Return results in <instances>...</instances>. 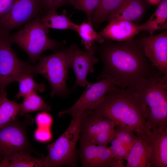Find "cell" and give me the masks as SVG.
<instances>
[{
    "mask_svg": "<svg viewBox=\"0 0 167 167\" xmlns=\"http://www.w3.org/2000/svg\"><path fill=\"white\" fill-rule=\"evenodd\" d=\"M145 54L150 62L167 77V31L140 40Z\"/></svg>",
    "mask_w": 167,
    "mask_h": 167,
    "instance_id": "5bb4252c",
    "label": "cell"
},
{
    "mask_svg": "<svg viewBox=\"0 0 167 167\" xmlns=\"http://www.w3.org/2000/svg\"><path fill=\"white\" fill-rule=\"evenodd\" d=\"M125 0H101L92 17V25L98 27L107 17L119 8Z\"/></svg>",
    "mask_w": 167,
    "mask_h": 167,
    "instance_id": "cb8c5ba5",
    "label": "cell"
},
{
    "mask_svg": "<svg viewBox=\"0 0 167 167\" xmlns=\"http://www.w3.org/2000/svg\"><path fill=\"white\" fill-rule=\"evenodd\" d=\"M109 21V24L99 33L103 38L107 40L124 41L133 38L142 31L140 25L129 21L114 19Z\"/></svg>",
    "mask_w": 167,
    "mask_h": 167,
    "instance_id": "9a60e30c",
    "label": "cell"
},
{
    "mask_svg": "<svg viewBox=\"0 0 167 167\" xmlns=\"http://www.w3.org/2000/svg\"><path fill=\"white\" fill-rule=\"evenodd\" d=\"M43 15L48 11L56 10L68 3V0H39Z\"/></svg>",
    "mask_w": 167,
    "mask_h": 167,
    "instance_id": "f546056e",
    "label": "cell"
},
{
    "mask_svg": "<svg viewBox=\"0 0 167 167\" xmlns=\"http://www.w3.org/2000/svg\"><path fill=\"white\" fill-rule=\"evenodd\" d=\"M116 137L127 151L130 153L135 142L139 139L134 133V131L124 125H116Z\"/></svg>",
    "mask_w": 167,
    "mask_h": 167,
    "instance_id": "4316f807",
    "label": "cell"
},
{
    "mask_svg": "<svg viewBox=\"0 0 167 167\" xmlns=\"http://www.w3.org/2000/svg\"><path fill=\"white\" fill-rule=\"evenodd\" d=\"M17 0H0V25L8 16Z\"/></svg>",
    "mask_w": 167,
    "mask_h": 167,
    "instance_id": "4dcf8cb0",
    "label": "cell"
},
{
    "mask_svg": "<svg viewBox=\"0 0 167 167\" xmlns=\"http://www.w3.org/2000/svg\"><path fill=\"white\" fill-rule=\"evenodd\" d=\"M147 3L153 6L158 5L162 0H144Z\"/></svg>",
    "mask_w": 167,
    "mask_h": 167,
    "instance_id": "836d02e7",
    "label": "cell"
},
{
    "mask_svg": "<svg viewBox=\"0 0 167 167\" xmlns=\"http://www.w3.org/2000/svg\"><path fill=\"white\" fill-rule=\"evenodd\" d=\"M20 104L9 100L6 92L0 93V128L13 121L20 110Z\"/></svg>",
    "mask_w": 167,
    "mask_h": 167,
    "instance_id": "603a6c76",
    "label": "cell"
},
{
    "mask_svg": "<svg viewBox=\"0 0 167 167\" xmlns=\"http://www.w3.org/2000/svg\"><path fill=\"white\" fill-rule=\"evenodd\" d=\"M87 111L109 119L115 126H126L139 138L149 139L152 134L144 109L131 89L115 87L97 107Z\"/></svg>",
    "mask_w": 167,
    "mask_h": 167,
    "instance_id": "7a4b0ae2",
    "label": "cell"
},
{
    "mask_svg": "<svg viewBox=\"0 0 167 167\" xmlns=\"http://www.w3.org/2000/svg\"><path fill=\"white\" fill-rule=\"evenodd\" d=\"M149 140V156L151 167H167V126L153 130Z\"/></svg>",
    "mask_w": 167,
    "mask_h": 167,
    "instance_id": "2e32d148",
    "label": "cell"
},
{
    "mask_svg": "<svg viewBox=\"0 0 167 167\" xmlns=\"http://www.w3.org/2000/svg\"><path fill=\"white\" fill-rule=\"evenodd\" d=\"M110 147L114 157L118 160H126L129 153L115 137L110 142Z\"/></svg>",
    "mask_w": 167,
    "mask_h": 167,
    "instance_id": "f1b7e54d",
    "label": "cell"
},
{
    "mask_svg": "<svg viewBox=\"0 0 167 167\" xmlns=\"http://www.w3.org/2000/svg\"><path fill=\"white\" fill-rule=\"evenodd\" d=\"M147 9L144 0H125L119 8L107 17L105 20L118 19L137 22L143 18Z\"/></svg>",
    "mask_w": 167,
    "mask_h": 167,
    "instance_id": "e0dca14e",
    "label": "cell"
},
{
    "mask_svg": "<svg viewBox=\"0 0 167 167\" xmlns=\"http://www.w3.org/2000/svg\"><path fill=\"white\" fill-rule=\"evenodd\" d=\"M84 113L72 116L65 131L54 142L47 146L48 155L42 158L43 167L74 165L76 161L75 147L79 137Z\"/></svg>",
    "mask_w": 167,
    "mask_h": 167,
    "instance_id": "5b68a950",
    "label": "cell"
},
{
    "mask_svg": "<svg viewBox=\"0 0 167 167\" xmlns=\"http://www.w3.org/2000/svg\"><path fill=\"white\" fill-rule=\"evenodd\" d=\"M49 129L38 127L34 134L36 139L41 142H46L50 140L52 135Z\"/></svg>",
    "mask_w": 167,
    "mask_h": 167,
    "instance_id": "d6a6232c",
    "label": "cell"
},
{
    "mask_svg": "<svg viewBox=\"0 0 167 167\" xmlns=\"http://www.w3.org/2000/svg\"><path fill=\"white\" fill-rule=\"evenodd\" d=\"M80 133V141L107 146L115 136L114 122L99 115L84 112Z\"/></svg>",
    "mask_w": 167,
    "mask_h": 167,
    "instance_id": "ba28073f",
    "label": "cell"
},
{
    "mask_svg": "<svg viewBox=\"0 0 167 167\" xmlns=\"http://www.w3.org/2000/svg\"><path fill=\"white\" fill-rule=\"evenodd\" d=\"M10 32L0 29V92L25 73L32 71L29 62L20 60L11 47Z\"/></svg>",
    "mask_w": 167,
    "mask_h": 167,
    "instance_id": "52a82bcc",
    "label": "cell"
},
{
    "mask_svg": "<svg viewBox=\"0 0 167 167\" xmlns=\"http://www.w3.org/2000/svg\"><path fill=\"white\" fill-rule=\"evenodd\" d=\"M39 0H17L10 13L0 25V29L10 32L19 28L36 16L43 15Z\"/></svg>",
    "mask_w": 167,
    "mask_h": 167,
    "instance_id": "4fadbf2b",
    "label": "cell"
},
{
    "mask_svg": "<svg viewBox=\"0 0 167 167\" xmlns=\"http://www.w3.org/2000/svg\"><path fill=\"white\" fill-rule=\"evenodd\" d=\"M56 10H52L43 14L41 20L48 31L49 28L74 30V23L64 15H59Z\"/></svg>",
    "mask_w": 167,
    "mask_h": 167,
    "instance_id": "44dd1931",
    "label": "cell"
},
{
    "mask_svg": "<svg viewBox=\"0 0 167 167\" xmlns=\"http://www.w3.org/2000/svg\"><path fill=\"white\" fill-rule=\"evenodd\" d=\"M51 110V106L46 104L36 92H34L24 97L23 102L20 104L18 114L22 116L31 112L38 111L47 112Z\"/></svg>",
    "mask_w": 167,
    "mask_h": 167,
    "instance_id": "d4e9b609",
    "label": "cell"
},
{
    "mask_svg": "<svg viewBox=\"0 0 167 167\" xmlns=\"http://www.w3.org/2000/svg\"><path fill=\"white\" fill-rule=\"evenodd\" d=\"M36 121L38 127L50 128L53 120L50 114L46 112H42L37 115Z\"/></svg>",
    "mask_w": 167,
    "mask_h": 167,
    "instance_id": "1f68e13d",
    "label": "cell"
},
{
    "mask_svg": "<svg viewBox=\"0 0 167 167\" xmlns=\"http://www.w3.org/2000/svg\"><path fill=\"white\" fill-rule=\"evenodd\" d=\"M101 0H68L69 3L76 9L84 12L86 14L88 23L92 25V17L98 6Z\"/></svg>",
    "mask_w": 167,
    "mask_h": 167,
    "instance_id": "83f0119b",
    "label": "cell"
},
{
    "mask_svg": "<svg viewBox=\"0 0 167 167\" xmlns=\"http://www.w3.org/2000/svg\"><path fill=\"white\" fill-rule=\"evenodd\" d=\"M33 71L27 72L23 74L17 81L19 83V90L15 97L17 99L25 97L34 92H43L45 90V85L42 83L38 84L33 78Z\"/></svg>",
    "mask_w": 167,
    "mask_h": 167,
    "instance_id": "484cf974",
    "label": "cell"
},
{
    "mask_svg": "<svg viewBox=\"0 0 167 167\" xmlns=\"http://www.w3.org/2000/svg\"><path fill=\"white\" fill-rule=\"evenodd\" d=\"M142 31L152 35L157 30L167 28V0H162L157 8L149 19L140 25Z\"/></svg>",
    "mask_w": 167,
    "mask_h": 167,
    "instance_id": "d6986e66",
    "label": "cell"
},
{
    "mask_svg": "<svg viewBox=\"0 0 167 167\" xmlns=\"http://www.w3.org/2000/svg\"><path fill=\"white\" fill-rule=\"evenodd\" d=\"M103 65L97 79L107 78L122 89L136 91L162 76L146 57L140 41H105L96 51Z\"/></svg>",
    "mask_w": 167,
    "mask_h": 167,
    "instance_id": "6da1fadb",
    "label": "cell"
},
{
    "mask_svg": "<svg viewBox=\"0 0 167 167\" xmlns=\"http://www.w3.org/2000/svg\"><path fill=\"white\" fill-rule=\"evenodd\" d=\"M69 68H72L75 75V85L83 87L90 86L92 84L87 80V76L90 73L94 71V65L99 61L94 56L95 52L81 50L75 44L68 47Z\"/></svg>",
    "mask_w": 167,
    "mask_h": 167,
    "instance_id": "8fae6325",
    "label": "cell"
},
{
    "mask_svg": "<svg viewBox=\"0 0 167 167\" xmlns=\"http://www.w3.org/2000/svg\"><path fill=\"white\" fill-rule=\"evenodd\" d=\"M69 53L68 47L50 55L41 56L38 62L33 66V73L42 75L49 82L51 87L50 95L52 97L55 95L66 96L71 91L66 85Z\"/></svg>",
    "mask_w": 167,
    "mask_h": 167,
    "instance_id": "8992f818",
    "label": "cell"
},
{
    "mask_svg": "<svg viewBox=\"0 0 167 167\" xmlns=\"http://www.w3.org/2000/svg\"><path fill=\"white\" fill-rule=\"evenodd\" d=\"M0 167H43L42 158H35L26 152L15 153L4 159L0 163Z\"/></svg>",
    "mask_w": 167,
    "mask_h": 167,
    "instance_id": "7402d4cb",
    "label": "cell"
},
{
    "mask_svg": "<svg viewBox=\"0 0 167 167\" xmlns=\"http://www.w3.org/2000/svg\"><path fill=\"white\" fill-rule=\"evenodd\" d=\"M41 15L36 16L25 24L23 28L11 35L10 38L28 55L30 62L35 64L44 51L55 50L62 44L51 39L47 35L49 31L43 26L41 20Z\"/></svg>",
    "mask_w": 167,
    "mask_h": 167,
    "instance_id": "277c9868",
    "label": "cell"
},
{
    "mask_svg": "<svg viewBox=\"0 0 167 167\" xmlns=\"http://www.w3.org/2000/svg\"><path fill=\"white\" fill-rule=\"evenodd\" d=\"M28 121L21 122L16 118L0 128V155L4 159L19 152L30 153L31 148L26 131Z\"/></svg>",
    "mask_w": 167,
    "mask_h": 167,
    "instance_id": "9c48e42d",
    "label": "cell"
},
{
    "mask_svg": "<svg viewBox=\"0 0 167 167\" xmlns=\"http://www.w3.org/2000/svg\"><path fill=\"white\" fill-rule=\"evenodd\" d=\"M115 87L113 82L107 78H103L98 82L92 84L86 87L75 104L59 113V116L67 114L72 116L93 109L102 102L106 94Z\"/></svg>",
    "mask_w": 167,
    "mask_h": 167,
    "instance_id": "30bf717a",
    "label": "cell"
},
{
    "mask_svg": "<svg viewBox=\"0 0 167 167\" xmlns=\"http://www.w3.org/2000/svg\"><path fill=\"white\" fill-rule=\"evenodd\" d=\"M93 26L88 23L83 22L80 25L74 24V31H76L81 38V43L86 50L96 52L97 46L96 42L102 43L105 40L96 32Z\"/></svg>",
    "mask_w": 167,
    "mask_h": 167,
    "instance_id": "ffe728a7",
    "label": "cell"
},
{
    "mask_svg": "<svg viewBox=\"0 0 167 167\" xmlns=\"http://www.w3.org/2000/svg\"><path fill=\"white\" fill-rule=\"evenodd\" d=\"M80 153L84 167H125L123 160L115 158L110 147L107 146L81 141Z\"/></svg>",
    "mask_w": 167,
    "mask_h": 167,
    "instance_id": "7c38bea8",
    "label": "cell"
},
{
    "mask_svg": "<svg viewBox=\"0 0 167 167\" xmlns=\"http://www.w3.org/2000/svg\"><path fill=\"white\" fill-rule=\"evenodd\" d=\"M2 93V92H0V93Z\"/></svg>",
    "mask_w": 167,
    "mask_h": 167,
    "instance_id": "e575fe53",
    "label": "cell"
},
{
    "mask_svg": "<svg viewBox=\"0 0 167 167\" xmlns=\"http://www.w3.org/2000/svg\"><path fill=\"white\" fill-rule=\"evenodd\" d=\"M135 91L151 131L167 126V77L162 76Z\"/></svg>",
    "mask_w": 167,
    "mask_h": 167,
    "instance_id": "3957f363",
    "label": "cell"
},
{
    "mask_svg": "<svg viewBox=\"0 0 167 167\" xmlns=\"http://www.w3.org/2000/svg\"><path fill=\"white\" fill-rule=\"evenodd\" d=\"M149 139L139 138L132 147L126 159L127 167H150Z\"/></svg>",
    "mask_w": 167,
    "mask_h": 167,
    "instance_id": "ac0fdd59",
    "label": "cell"
}]
</instances>
